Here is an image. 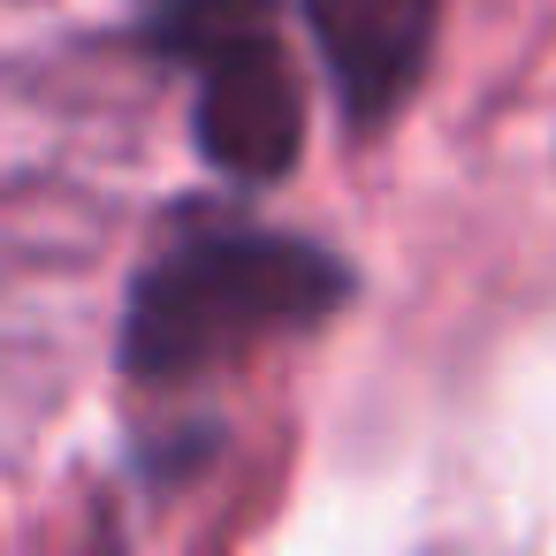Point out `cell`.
<instances>
[{"label": "cell", "instance_id": "6da1fadb", "mask_svg": "<svg viewBox=\"0 0 556 556\" xmlns=\"http://www.w3.org/2000/svg\"><path fill=\"white\" fill-rule=\"evenodd\" d=\"M351 298V267L320 252L313 237L275 229H229L161 252L130 282L123 313V374L138 389H184L206 381L260 343L313 336Z\"/></svg>", "mask_w": 556, "mask_h": 556}, {"label": "cell", "instance_id": "7a4b0ae2", "mask_svg": "<svg viewBox=\"0 0 556 556\" xmlns=\"http://www.w3.org/2000/svg\"><path fill=\"white\" fill-rule=\"evenodd\" d=\"M191 138L214 176L229 184H275L298 168L305 146V100L290 77V54L275 31L237 39L199 62V100H191Z\"/></svg>", "mask_w": 556, "mask_h": 556}, {"label": "cell", "instance_id": "3957f363", "mask_svg": "<svg viewBox=\"0 0 556 556\" xmlns=\"http://www.w3.org/2000/svg\"><path fill=\"white\" fill-rule=\"evenodd\" d=\"M434 24H442L434 0H305V31L328 62L351 130H381L412 100L434 54Z\"/></svg>", "mask_w": 556, "mask_h": 556}, {"label": "cell", "instance_id": "277c9868", "mask_svg": "<svg viewBox=\"0 0 556 556\" xmlns=\"http://www.w3.org/2000/svg\"><path fill=\"white\" fill-rule=\"evenodd\" d=\"M282 24V0H146V47L199 70L206 54Z\"/></svg>", "mask_w": 556, "mask_h": 556}]
</instances>
